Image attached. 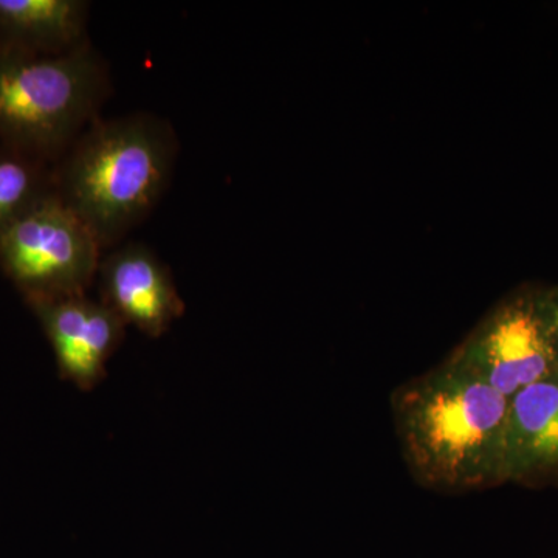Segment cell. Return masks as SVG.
I'll return each mask as SVG.
<instances>
[{
  "instance_id": "6da1fadb",
  "label": "cell",
  "mask_w": 558,
  "mask_h": 558,
  "mask_svg": "<svg viewBox=\"0 0 558 558\" xmlns=\"http://www.w3.org/2000/svg\"><path fill=\"white\" fill-rule=\"evenodd\" d=\"M403 459L421 486L464 494L505 484L509 399L442 363L391 399Z\"/></svg>"
},
{
  "instance_id": "7a4b0ae2",
  "label": "cell",
  "mask_w": 558,
  "mask_h": 558,
  "mask_svg": "<svg viewBox=\"0 0 558 558\" xmlns=\"http://www.w3.org/2000/svg\"><path fill=\"white\" fill-rule=\"evenodd\" d=\"M179 140L149 112L97 119L53 165V193L102 252L121 245L170 186Z\"/></svg>"
},
{
  "instance_id": "3957f363",
  "label": "cell",
  "mask_w": 558,
  "mask_h": 558,
  "mask_svg": "<svg viewBox=\"0 0 558 558\" xmlns=\"http://www.w3.org/2000/svg\"><path fill=\"white\" fill-rule=\"evenodd\" d=\"M110 92L108 62L90 43L60 57L0 50V143L54 165Z\"/></svg>"
},
{
  "instance_id": "277c9868",
  "label": "cell",
  "mask_w": 558,
  "mask_h": 558,
  "mask_svg": "<svg viewBox=\"0 0 558 558\" xmlns=\"http://www.w3.org/2000/svg\"><path fill=\"white\" fill-rule=\"evenodd\" d=\"M101 253L90 230L54 193L0 236V269L25 303L86 295L97 281Z\"/></svg>"
},
{
  "instance_id": "5b68a950",
  "label": "cell",
  "mask_w": 558,
  "mask_h": 558,
  "mask_svg": "<svg viewBox=\"0 0 558 558\" xmlns=\"http://www.w3.org/2000/svg\"><path fill=\"white\" fill-rule=\"evenodd\" d=\"M447 362L513 398L558 368L550 290H524L492 312Z\"/></svg>"
},
{
  "instance_id": "8992f818",
  "label": "cell",
  "mask_w": 558,
  "mask_h": 558,
  "mask_svg": "<svg viewBox=\"0 0 558 558\" xmlns=\"http://www.w3.org/2000/svg\"><path fill=\"white\" fill-rule=\"evenodd\" d=\"M38 318L64 380L81 391L97 388L123 343L126 325L101 301L86 295L27 301Z\"/></svg>"
},
{
  "instance_id": "52a82bcc",
  "label": "cell",
  "mask_w": 558,
  "mask_h": 558,
  "mask_svg": "<svg viewBox=\"0 0 558 558\" xmlns=\"http://www.w3.org/2000/svg\"><path fill=\"white\" fill-rule=\"evenodd\" d=\"M100 301L124 325L159 339L185 312L170 267L148 245L121 244L101 258Z\"/></svg>"
},
{
  "instance_id": "ba28073f",
  "label": "cell",
  "mask_w": 558,
  "mask_h": 558,
  "mask_svg": "<svg viewBox=\"0 0 558 558\" xmlns=\"http://www.w3.org/2000/svg\"><path fill=\"white\" fill-rule=\"evenodd\" d=\"M558 480V368L509 399L506 483Z\"/></svg>"
},
{
  "instance_id": "9c48e42d",
  "label": "cell",
  "mask_w": 558,
  "mask_h": 558,
  "mask_svg": "<svg viewBox=\"0 0 558 558\" xmlns=\"http://www.w3.org/2000/svg\"><path fill=\"white\" fill-rule=\"evenodd\" d=\"M84 0H0V50L60 57L89 44Z\"/></svg>"
},
{
  "instance_id": "30bf717a",
  "label": "cell",
  "mask_w": 558,
  "mask_h": 558,
  "mask_svg": "<svg viewBox=\"0 0 558 558\" xmlns=\"http://www.w3.org/2000/svg\"><path fill=\"white\" fill-rule=\"evenodd\" d=\"M53 165L0 143V236L53 193Z\"/></svg>"
},
{
  "instance_id": "8fae6325",
  "label": "cell",
  "mask_w": 558,
  "mask_h": 558,
  "mask_svg": "<svg viewBox=\"0 0 558 558\" xmlns=\"http://www.w3.org/2000/svg\"><path fill=\"white\" fill-rule=\"evenodd\" d=\"M550 304H553L554 341H556V352L558 360V289L550 290Z\"/></svg>"
}]
</instances>
